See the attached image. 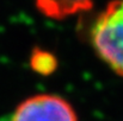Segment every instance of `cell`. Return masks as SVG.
<instances>
[{
	"instance_id": "obj_1",
	"label": "cell",
	"mask_w": 123,
	"mask_h": 121,
	"mask_svg": "<svg viewBox=\"0 0 123 121\" xmlns=\"http://www.w3.org/2000/svg\"><path fill=\"white\" fill-rule=\"evenodd\" d=\"M91 39L99 57L123 77V0L111 1L97 17Z\"/></svg>"
},
{
	"instance_id": "obj_2",
	"label": "cell",
	"mask_w": 123,
	"mask_h": 121,
	"mask_svg": "<svg viewBox=\"0 0 123 121\" xmlns=\"http://www.w3.org/2000/svg\"><path fill=\"white\" fill-rule=\"evenodd\" d=\"M11 121H78L73 107L53 94H38L22 101Z\"/></svg>"
},
{
	"instance_id": "obj_3",
	"label": "cell",
	"mask_w": 123,
	"mask_h": 121,
	"mask_svg": "<svg viewBox=\"0 0 123 121\" xmlns=\"http://www.w3.org/2000/svg\"><path fill=\"white\" fill-rule=\"evenodd\" d=\"M93 0H35L37 10L48 18L61 20L91 8Z\"/></svg>"
},
{
	"instance_id": "obj_4",
	"label": "cell",
	"mask_w": 123,
	"mask_h": 121,
	"mask_svg": "<svg viewBox=\"0 0 123 121\" xmlns=\"http://www.w3.org/2000/svg\"><path fill=\"white\" fill-rule=\"evenodd\" d=\"M31 67L35 71L41 74H49L55 68V59L54 57L43 50H35L30 58Z\"/></svg>"
}]
</instances>
